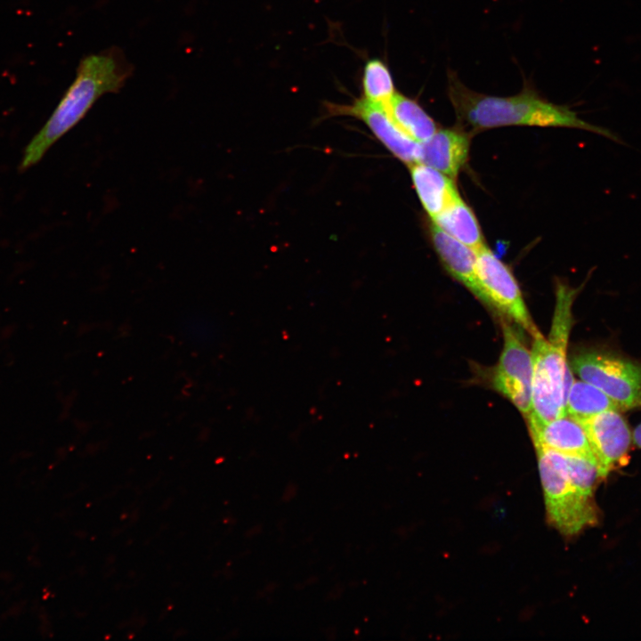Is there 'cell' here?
<instances>
[{
    "instance_id": "1",
    "label": "cell",
    "mask_w": 641,
    "mask_h": 641,
    "mask_svg": "<svg viewBox=\"0 0 641 641\" xmlns=\"http://www.w3.org/2000/svg\"><path fill=\"white\" fill-rule=\"evenodd\" d=\"M448 95L458 123L475 132L507 126L571 127L592 132L623 144V141L613 132L581 119L567 106L541 98L527 85L512 96L488 95L468 88L456 72L450 70Z\"/></svg>"
},
{
    "instance_id": "2",
    "label": "cell",
    "mask_w": 641,
    "mask_h": 641,
    "mask_svg": "<svg viewBox=\"0 0 641 641\" xmlns=\"http://www.w3.org/2000/svg\"><path fill=\"white\" fill-rule=\"evenodd\" d=\"M133 73V64L117 46L82 58L75 79L48 120L24 149L19 170L25 171L37 164L102 95L118 93Z\"/></svg>"
},
{
    "instance_id": "3",
    "label": "cell",
    "mask_w": 641,
    "mask_h": 641,
    "mask_svg": "<svg viewBox=\"0 0 641 641\" xmlns=\"http://www.w3.org/2000/svg\"><path fill=\"white\" fill-rule=\"evenodd\" d=\"M569 296L556 297L548 339L538 333L531 350L533 377L529 426L540 425L565 412L568 390L573 381L566 361V349L573 322Z\"/></svg>"
},
{
    "instance_id": "4",
    "label": "cell",
    "mask_w": 641,
    "mask_h": 641,
    "mask_svg": "<svg viewBox=\"0 0 641 641\" xmlns=\"http://www.w3.org/2000/svg\"><path fill=\"white\" fill-rule=\"evenodd\" d=\"M545 507L549 523L566 537L596 525L598 507L594 496L580 489L562 467L557 451L535 448Z\"/></svg>"
},
{
    "instance_id": "5",
    "label": "cell",
    "mask_w": 641,
    "mask_h": 641,
    "mask_svg": "<svg viewBox=\"0 0 641 641\" xmlns=\"http://www.w3.org/2000/svg\"><path fill=\"white\" fill-rule=\"evenodd\" d=\"M572 368L581 380L600 389L622 410L641 405V364L592 351L576 355Z\"/></svg>"
},
{
    "instance_id": "6",
    "label": "cell",
    "mask_w": 641,
    "mask_h": 641,
    "mask_svg": "<svg viewBox=\"0 0 641 641\" xmlns=\"http://www.w3.org/2000/svg\"><path fill=\"white\" fill-rule=\"evenodd\" d=\"M475 272L483 302L497 308L532 337L540 333L512 272L487 246L476 251Z\"/></svg>"
},
{
    "instance_id": "7",
    "label": "cell",
    "mask_w": 641,
    "mask_h": 641,
    "mask_svg": "<svg viewBox=\"0 0 641 641\" xmlns=\"http://www.w3.org/2000/svg\"><path fill=\"white\" fill-rule=\"evenodd\" d=\"M503 349L493 372L492 385L508 399L523 415L531 409L533 361L515 329L503 322Z\"/></svg>"
},
{
    "instance_id": "8",
    "label": "cell",
    "mask_w": 641,
    "mask_h": 641,
    "mask_svg": "<svg viewBox=\"0 0 641 641\" xmlns=\"http://www.w3.org/2000/svg\"><path fill=\"white\" fill-rule=\"evenodd\" d=\"M579 422L586 432L604 478L626 465L632 435L620 410L604 411Z\"/></svg>"
},
{
    "instance_id": "9",
    "label": "cell",
    "mask_w": 641,
    "mask_h": 641,
    "mask_svg": "<svg viewBox=\"0 0 641 641\" xmlns=\"http://www.w3.org/2000/svg\"><path fill=\"white\" fill-rule=\"evenodd\" d=\"M337 113L354 116L369 127L377 139L394 156L410 166L418 163L420 143L410 138L393 120L385 107L363 97L347 106H336Z\"/></svg>"
},
{
    "instance_id": "10",
    "label": "cell",
    "mask_w": 641,
    "mask_h": 641,
    "mask_svg": "<svg viewBox=\"0 0 641 641\" xmlns=\"http://www.w3.org/2000/svg\"><path fill=\"white\" fill-rule=\"evenodd\" d=\"M469 135L458 128H442L420 143L418 163L429 166L453 180L468 159Z\"/></svg>"
},
{
    "instance_id": "11",
    "label": "cell",
    "mask_w": 641,
    "mask_h": 641,
    "mask_svg": "<svg viewBox=\"0 0 641 641\" xmlns=\"http://www.w3.org/2000/svg\"><path fill=\"white\" fill-rule=\"evenodd\" d=\"M529 429L535 448L581 456L597 464L582 425L570 415L529 426Z\"/></svg>"
},
{
    "instance_id": "12",
    "label": "cell",
    "mask_w": 641,
    "mask_h": 641,
    "mask_svg": "<svg viewBox=\"0 0 641 641\" xmlns=\"http://www.w3.org/2000/svg\"><path fill=\"white\" fill-rule=\"evenodd\" d=\"M434 247L448 272L483 301L476 278V252L455 239L434 223L430 226Z\"/></svg>"
},
{
    "instance_id": "13",
    "label": "cell",
    "mask_w": 641,
    "mask_h": 641,
    "mask_svg": "<svg viewBox=\"0 0 641 641\" xmlns=\"http://www.w3.org/2000/svg\"><path fill=\"white\" fill-rule=\"evenodd\" d=\"M410 166L415 191L432 220L460 199L452 178L422 163Z\"/></svg>"
},
{
    "instance_id": "14",
    "label": "cell",
    "mask_w": 641,
    "mask_h": 641,
    "mask_svg": "<svg viewBox=\"0 0 641 641\" xmlns=\"http://www.w3.org/2000/svg\"><path fill=\"white\" fill-rule=\"evenodd\" d=\"M432 223L475 252L486 246L475 213L461 198L434 217Z\"/></svg>"
},
{
    "instance_id": "15",
    "label": "cell",
    "mask_w": 641,
    "mask_h": 641,
    "mask_svg": "<svg viewBox=\"0 0 641 641\" xmlns=\"http://www.w3.org/2000/svg\"><path fill=\"white\" fill-rule=\"evenodd\" d=\"M393 120L410 138L421 143L438 129L434 119L414 100L395 93L385 106Z\"/></svg>"
},
{
    "instance_id": "16",
    "label": "cell",
    "mask_w": 641,
    "mask_h": 641,
    "mask_svg": "<svg viewBox=\"0 0 641 641\" xmlns=\"http://www.w3.org/2000/svg\"><path fill=\"white\" fill-rule=\"evenodd\" d=\"M607 410H623L593 385L583 380L572 381L566 397V414L581 421Z\"/></svg>"
},
{
    "instance_id": "17",
    "label": "cell",
    "mask_w": 641,
    "mask_h": 641,
    "mask_svg": "<svg viewBox=\"0 0 641 641\" xmlns=\"http://www.w3.org/2000/svg\"><path fill=\"white\" fill-rule=\"evenodd\" d=\"M361 86L364 99L384 106L396 93L389 68L377 58L370 59L365 63Z\"/></svg>"
},
{
    "instance_id": "18",
    "label": "cell",
    "mask_w": 641,
    "mask_h": 641,
    "mask_svg": "<svg viewBox=\"0 0 641 641\" xmlns=\"http://www.w3.org/2000/svg\"><path fill=\"white\" fill-rule=\"evenodd\" d=\"M633 442L641 448V423L635 428L633 432Z\"/></svg>"
}]
</instances>
